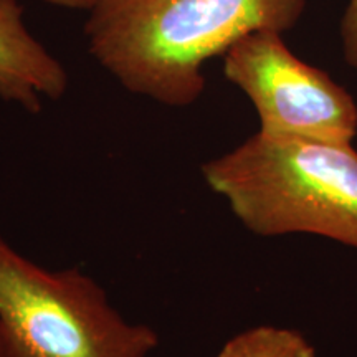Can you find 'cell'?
Masks as SVG:
<instances>
[{"instance_id": "obj_1", "label": "cell", "mask_w": 357, "mask_h": 357, "mask_svg": "<svg viewBox=\"0 0 357 357\" xmlns=\"http://www.w3.org/2000/svg\"><path fill=\"white\" fill-rule=\"evenodd\" d=\"M307 0H101L84 25L89 53L134 95L185 108L204 65L260 30L287 32Z\"/></svg>"}, {"instance_id": "obj_2", "label": "cell", "mask_w": 357, "mask_h": 357, "mask_svg": "<svg viewBox=\"0 0 357 357\" xmlns=\"http://www.w3.org/2000/svg\"><path fill=\"white\" fill-rule=\"evenodd\" d=\"M207 185L253 234H311L357 250L352 144L258 131L202 166Z\"/></svg>"}, {"instance_id": "obj_3", "label": "cell", "mask_w": 357, "mask_h": 357, "mask_svg": "<svg viewBox=\"0 0 357 357\" xmlns=\"http://www.w3.org/2000/svg\"><path fill=\"white\" fill-rule=\"evenodd\" d=\"M0 331L7 357H149L159 336L129 323L78 268L48 270L0 235Z\"/></svg>"}, {"instance_id": "obj_4", "label": "cell", "mask_w": 357, "mask_h": 357, "mask_svg": "<svg viewBox=\"0 0 357 357\" xmlns=\"http://www.w3.org/2000/svg\"><path fill=\"white\" fill-rule=\"evenodd\" d=\"M223 73L255 106L261 132L341 144L357 136L354 98L294 55L280 32L238 40L223 55Z\"/></svg>"}, {"instance_id": "obj_5", "label": "cell", "mask_w": 357, "mask_h": 357, "mask_svg": "<svg viewBox=\"0 0 357 357\" xmlns=\"http://www.w3.org/2000/svg\"><path fill=\"white\" fill-rule=\"evenodd\" d=\"M66 88L65 66L29 32L19 0H0V98L35 114Z\"/></svg>"}, {"instance_id": "obj_6", "label": "cell", "mask_w": 357, "mask_h": 357, "mask_svg": "<svg viewBox=\"0 0 357 357\" xmlns=\"http://www.w3.org/2000/svg\"><path fill=\"white\" fill-rule=\"evenodd\" d=\"M215 357H316V352L293 329L258 326L231 337Z\"/></svg>"}, {"instance_id": "obj_7", "label": "cell", "mask_w": 357, "mask_h": 357, "mask_svg": "<svg viewBox=\"0 0 357 357\" xmlns=\"http://www.w3.org/2000/svg\"><path fill=\"white\" fill-rule=\"evenodd\" d=\"M341 40L344 60L357 70V0H349L341 20Z\"/></svg>"}, {"instance_id": "obj_8", "label": "cell", "mask_w": 357, "mask_h": 357, "mask_svg": "<svg viewBox=\"0 0 357 357\" xmlns=\"http://www.w3.org/2000/svg\"><path fill=\"white\" fill-rule=\"evenodd\" d=\"M45 3H50L55 7L71 8V10H88L91 12L101 0H42Z\"/></svg>"}, {"instance_id": "obj_9", "label": "cell", "mask_w": 357, "mask_h": 357, "mask_svg": "<svg viewBox=\"0 0 357 357\" xmlns=\"http://www.w3.org/2000/svg\"><path fill=\"white\" fill-rule=\"evenodd\" d=\"M0 357H7V356H6V347H3V339H2V331H0Z\"/></svg>"}]
</instances>
